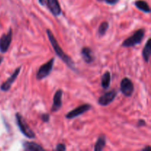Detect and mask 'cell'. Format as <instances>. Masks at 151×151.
I'll use <instances>...</instances> for the list:
<instances>
[{
  "label": "cell",
  "mask_w": 151,
  "mask_h": 151,
  "mask_svg": "<svg viewBox=\"0 0 151 151\" xmlns=\"http://www.w3.org/2000/svg\"><path fill=\"white\" fill-rule=\"evenodd\" d=\"M111 83V73L110 72L107 71L105 72L102 76V81H101V86L104 89H107L109 88V86Z\"/></svg>",
  "instance_id": "2e32d148"
},
{
  "label": "cell",
  "mask_w": 151,
  "mask_h": 151,
  "mask_svg": "<svg viewBox=\"0 0 151 151\" xmlns=\"http://www.w3.org/2000/svg\"><path fill=\"white\" fill-rule=\"evenodd\" d=\"M145 37V29H139L134 32V35L126 38L122 42V46L124 47H131L140 44Z\"/></svg>",
  "instance_id": "3957f363"
},
{
  "label": "cell",
  "mask_w": 151,
  "mask_h": 151,
  "mask_svg": "<svg viewBox=\"0 0 151 151\" xmlns=\"http://www.w3.org/2000/svg\"><path fill=\"white\" fill-rule=\"evenodd\" d=\"M103 1H105L106 3H108L109 4H114L116 3H117L119 1V0H103Z\"/></svg>",
  "instance_id": "7402d4cb"
},
{
  "label": "cell",
  "mask_w": 151,
  "mask_h": 151,
  "mask_svg": "<svg viewBox=\"0 0 151 151\" xmlns=\"http://www.w3.org/2000/svg\"><path fill=\"white\" fill-rule=\"evenodd\" d=\"M41 119L44 122H48L50 119V116L49 114H44L41 115Z\"/></svg>",
  "instance_id": "d6986e66"
},
{
  "label": "cell",
  "mask_w": 151,
  "mask_h": 151,
  "mask_svg": "<svg viewBox=\"0 0 151 151\" xmlns=\"http://www.w3.org/2000/svg\"><path fill=\"white\" fill-rule=\"evenodd\" d=\"M149 149H150V146H147V147H144V148L142 149V150H149Z\"/></svg>",
  "instance_id": "cb8c5ba5"
},
{
  "label": "cell",
  "mask_w": 151,
  "mask_h": 151,
  "mask_svg": "<svg viewBox=\"0 0 151 151\" xmlns=\"http://www.w3.org/2000/svg\"><path fill=\"white\" fill-rule=\"evenodd\" d=\"M54 62L55 58H52L48 62L40 66L36 74V79L38 81H41V80L44 79L51 73L52 70L53 65H54Z\"/></svg>",
  "instance_id": "277c9868"
},
{
  "label": "cell",
  "mask_w": 151,
  "mask_h": 151,
  "mask_svg": "<svg viewBox=\"0 0 151 151\" xmlns=\"http://www.w3.org/2000/svg\"><path fill=\"white\" fill-rule=\"evenodd\" d=\"M97 1H103V0H97Z\"/></svg>",
  "instance_id": "484cf974"
},
{
  "label": "cell",
  "mask_w": 151,
  "mask_h": 151,
  "mask_svg": "<svg viewBox=\"0 0 151 151\" xmlns=\"http://www.w3.org/2000/svg\"><path fill=\"white\" fill-rule=\"evenodd\" d=\"M109 27V24L107 22H103L101 23V24L100 25L98 29V35L100 36H103L106 34V32H107L108 29Z\"/></svg>",
  "instance_id": "ac0fdd59"
},
{
  "label": "cell",
  "mask_w": 151,
  "mask_h": 151,
  "mask_svg": "<svg viewBox=\"0 0 151 151\" xmlns=\"http://www.w3.org/2000/svg\"><path fill=\"white\" fill-rule=\"evenodd\" d=\"M120 91L126 97H131L134 91V86L131 79L125 78L121 81Z\"/></svg>",
  "instance_id": "8992f818"
},
{
  "label": "cell",
  "mask_w": 151,
  "mask_h": 151,
  "mask_svg": "<svg viewBox=\"0 0 151 151\" xmlns=\"http://www.w3.org/2000/svg\"><path fill=\"white\" fill-rule=\"evenodd\" d=\"M2 60H3V57H2V56L0 55V64H1V63Z\"/></svg>",
  "instance_id": "d4e9b609"
},
{
  "label": "cell",
  "mask_w": 151,
  "mask_h": 151,
  "mask_svg": "<svg viewBox=\"0 0 151 151\" xmlns=\"http://www.w3.org/2000/svg\"><path fill=\"white\" fill-rule=\"evenodd\" d=\"M13 38V29L10 28L7 33L3 34L0 38V52H6L8 50Z\"/></svg>",
  "instance_id": "5b68a950"
},
{
  "label": "cell",
  "mask_w": 151,
  "mask_h": 151,
  "mask_svg": "<svg viewBox=\"0 0 151 151\" xmlns=\"http://www.w3.org/2000/svg\"><path fill=\"white\" fill-rule=\"evenodd\" d=\"M62 95H63V91L61 89H58L56 91L53 97V104L51 108L52 111H58L62 106Z\"/></svg>",
  "instance_id": "8fae6325"
},
{
  "label": "cell",
  "mask_w": 151,
  "mask_h": 151,
  "mask_svg": "<svg viewBox=\"0 0 151 151\" xmlns=\"http://www.w3.org/2000/svg\"><path fill=\"white\" fill-rule=\"evenodd\" d=\"M106 137L104 135H101L98 137L97 139V141L96 142L95 145H94V150L95 151H100L103 150V148L106 146Z\"/></svg>",
  "instance_id": "e0dca14e"
},
{
  "label": "cell",
  "mask_w": 151,
  "mask_h": 151,
  "mask_svg": "<svg viewBox=\"0 0 151 151\" xmlns=\"http://www.w3.org/2000/svg\"><path fill=\"white\" fill-rule=\"evenodd\" d=\"M135 6L139 9V10H142L144 13H150V8L149 7L148 4L144 0H137L135 1Z\"/></svg>",
  "instance_id": "9a60e30c"
},
{
  "label": "cell",
  "mask_w": 151,
  "mask_h": 151,
  "mask_svg": "<svg viewBox=\"0 0 151 151\" xmlns=\"http://www.w3.org/2000/svg\"><path fill=\"white\" fill-rule=\"evenodd\" d=\"M145 125H146L145 121L143 120V119H140V120H139L138 124H137V126L142 127V126H145Z\"/></svg>",
  "instance_id": "44dd1931"
},
{
  "label": "cell",
  "mask_w": 151,
  "mask_h": 151,
  "mask_svg": "<svg viewBox=\"0 0 151 151\" xmlns=\"http://www.w3.org/2000/svg\"><path fill=\"white\" fill-rule=\"evenodd\" d=\"M55 150L58 151H65L66 150V147L63 144H58L57 146H56Z\"/></svg>",
  "instance_id": "ffe728a7"
},
{
  "label": "cell",
  "mask_w": 151,
  "mask_h": 151,
  "mask_svg": "<svg viewBox=\"0 0 151 151\" xmlns=\"http://www.w3.org/2000/svg\"><path fill=\"white\" fill-rule=\"evenodd\" d=\"M116 94H117L116 91L114 89L107 91L103 94L101 97H100V98L98 99V103L102 106H108L114 100Z\"/></svg>",
  "instance_id": "52a82bcc"
},
{
  "label": "cell",
  "mask_w": 151,
  "mask_h": 151,
  "mask_svg": "<svg viewBox=\"0 0 151 151\" xmlns=\"http://www.w3.org/2000/svg\"><path fill=\"white\" fill-rule=\"evenodd\" d=\"M16 123H17L18 126H19V130L23 134L24 136L29 139H34L35 137V133L33 132L32 129L29 128L28 124L27 123L26 121L24 119L23 116L20 114L19 113L16 114Z\"/></svg>",
  "instance_id": "7a4b0ae2"
},
{
  "label": "cell",
  "mask_w": 151,
  "mask_h": 151,
  "mask_svg": "<svg viewBox=\"0 0 151 151\" xmlns=\"http://www.w3.org/2000/svg\"><path fill=\"white\" fill-rule=\"evenodd\" d=\"M81 55H82L84 62L86 63H92L94 60L92 50H91V48H89L88 47H83L81 50Z\"/></svg>",
  "instance_id": "7c38bea8"
},
{
  "label": "cell",
  "mask_w": 151,
  "mask_h": 151,
  "mask_svg": "<svg viewBox=\"0 0 151 151\" xmlns=\"http://www.w3.org/2000/svg\"><path fill=\"white\" fill-rule=\"evenodd\" d=\"M91 109V105L83 104L82 105V106H78V107H77L76 109H73V110L69 111L68 114H66V119H73V118L77 117V116L86 113V112L89 111Z\"/></svg>",
  "instance_id": "ba28073f"
},
{
  "label": "cell",
  "mask_w": 151,
  "mask_h": 151,
  "mask_svg": "<svg viewBox=\"0 0 151 151\" xmlns=\"http://www.w3.org/2000/svg\"><path fill=\"white\" fill-rule=\"evenodd\" d=\"M24 150L27 151H41L44 150V148L41 147L40 145L34 142H28L24 141L22 143Z\"/></svg>",
  "instance_id": "4fadbf2b"
},
{
  "label": "cell",
  "mask_w": 151,
  "mask_h": 151,
  "mask_svg": "<svg viewBox=\"0 0 151 151\" xmlns=\"http://www.w3.org/2000/svg\"><path fill=\"white\" fill-rule=\"evenodd\" d=\"M46 5L54 16H58L61 14V8L58 0H46Z\"/></svg>",
  "instance_id": "30bf717a"
},
{
  "label": "cell",
  "mask_w": 151,
  "mask_h": 151,
  "mask_svg": "<svg viewBox=\"0 0 151 151\" xmlns=\"http://www.w3.org/2000/svg\"><path fill=\"white\" fill-rule=\"evenodd\" d=\"M150 38H149L147 41L145 46L143 48L142 50V57L144 59L146 63H148L149 60H150V54H151V45H150Z\"/></svg>",
  "instance_id": "5bb4252c"
},
{
  "label": "cell",
  "mask_w": 151,
  "mask_h": 151,
  "mask_svg": "<svg viewBox=\"0 0 151 151\" xmlns=\"http://www.w3.org/2000/svg\"><path fill=\"white\" fill-rule=\"evenodd\" d=\"M47 35H48V38L50 39V43H51V45L52 47L53 50H55V52L56 55L70 68L73 71H77L76 67H75V62L73 61L72 58L69 57V55L66 54V53L63 52V50H62V48L60 47V46L59 45L57 39L55 38V37L53 35L52 32L50 29H47Z\"/></svg>",
  "instance_id": "6da1fadb"
},
{
  "label": "cell",
  "mask_w": 151,
  "mask_h": 151,
  "mask_svg": "<svg viewBox=\"0 0 151 151\" xmlns=\"http://www.w3.org/2000/svg\"><path fill=\"white\" fill-rule=\"evenodd\" d=\"M38 2H39V4H41V5H46V0H38Z\"/></svg>",
  "instance_id": "603a6c76"
},
{
  "label": "cell",
  "mask_w": 151,
  "mask_h": 151,
  "mask_svg": "<svg viewBox=\"0 0 151 151\" xmlns=\"http://www.w3.org/2000/svg\"><path fill=\"white\" fill-rule=\"evenodd\" d=\"M20 71H21L20 66L16 68V69H15L14 72H13V73L11 75V76H10V78L5 81V82L1 84V86H0V89H1L2 91H8L9 90H10V87H11L12 84L15 82V81H16V78H17Z\"/></svg>",
  "instance_id": "9c48e42d"
}]
</instances>
